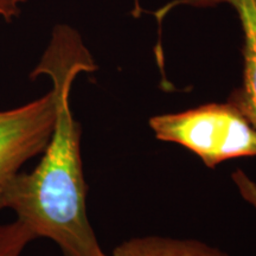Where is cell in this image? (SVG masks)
<instances>
[{
    "instance_id": "cell-7",
    "label": "cell",
    "mask_w": 256,
    "mask_h": 256,
    "mask_svg": "<svg viewBox=\"0 0 256 256\" xmlns=\"http://www.w3.org/2000/svg\"><path fill=\"white\" fill-rule=\"evenodd\" d=\"M28 0H0V19L10 22L14 20L20 14L22 8Z\"/></svg>"
},
{
    "instance_id": "cell-1",
    "label": "cell",
    "mask_w": 256,
    "mask_h": 256,
    "mask_svg": "<svg viewBox=\"0 0 256 256\" xmlns=\"http://www.w3.org/2000/svg\"><path fill=\"white\" fill-rule=\"evenodd\" d=\"M96 66L81 37L68 26L55 28L31 78L48 75L57 94L52 134L40 164L19 172L8 184L0 210L10 209L34 238H46L63 256H110L101 248L87 214V184L81 156L82 128L70 107V90L80 72Z\"/></svg>"
},
{
    "instance_id": "cell-8",
    "label": "cell",
    "mask_w": 256,
    "mask_h": 256,
    "mask_svg": "<svg viewBox=\"0 0 256 256\" xmlns=\"http://www.w3.org/2000/svg\"><path fill=\"white\" fill-rule=\"evenodd\" d=\"M140 12H142V8H140V0H134V17H139Z\"/></svg>"
},
{
    "instance_id": "cell-2",
    "label": "cell",
    "mask_w": 256,
    "mask_h": 256,
    "mask_svg": "<svg viewBox=\"0 0 256 256\" xmlns=\"http://www.w3.org/2000/svg\"><path fill=\"white\" fill-rule=\"evenodd\" d=\"M150 127L156 139L185 147L210 168L229 159L256 156V128L230 102L156 115Z\"/></svg>"
},
{
    "instance_id": "cell-6",
    "label": "cell",
    "mask_w": 256,
    "mask_h": 256,
    "mask_svg": "<svg viewBox=\"0 0 256 256\" xmlns=\"http://www.w3.org/2000/svg\"><path fill=\"white\" fill-rule=\"evenodd\" d=\"M34 236L23 223L14 220L0 224V256H20Z\"/></svg>"
},
{
    "instance_id": "cell-4",
    "label": "cell",
    "mask_w": 256,
    "mask_h": 256,
    "mask_svg": "<svg viewBox=\"0 0 256 256\" xmlns=\"http://www.w3.org/2000/svg\"><path fill=\"white\" fill-rule=\"evenodd\" d=\"M228 4L238 14L243 32L242 84L230 94L228 102L235 106L256 128V0H174L154 14L159 31L168 14L178 6L210 8Z\"/></svg>"
},
{
    "instance_id": "cell-5",
    "label": "cell",
    "mask_w": 256,
    "mask_h": 256,
    "mask_svg": "<svg viewBox=\"0 0 256 256\" xmlns=\"http://www.w3.org/2000/svg\"><path fill=\"white\" fill-rule=\"evenodd\" d=\"M110 256H230L196 240L160 236L134 238L120 243Z\"/></svg>"
},
{
    "instance_id": "cell-3",
    "label": "cell",
    "mask_w": 256,
    "mask_h": 256,
    "mask_svg": "<svg viewBox=\"0 0 256 256\" xmlns=\"http://www.w3.org/2000/svg\"><path fill=\"white\" fill-rule=\"evenodd\" d=\"M57 114L55 88L40 98L0 112V202L25 162L46 148Z\"/></svg>"
}]
</instances>
